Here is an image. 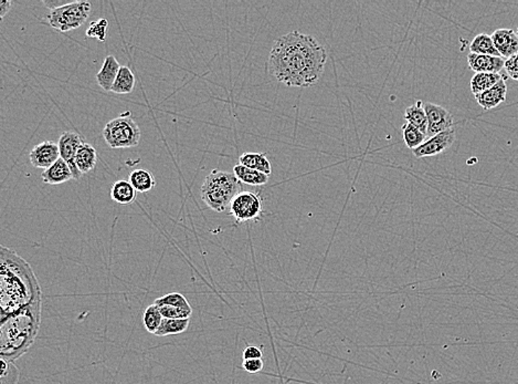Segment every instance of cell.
Returning a JSON list of instances; mask_svg holds the SVG:
<instances>
[{
    "label": "cell",
    "instance_id": "3",
    "mask_svg": "<svg viewBox=\"0 0 518 384\" xmlns=\"http://www.w3.org/2000/svg\"><path fill=\"white\" fill-rule=\"evenodd\" d=\"M42 296L21 311L1 319L0 358L16 361L36 341L42 324Z\"/></svg>",
    "mask_w": 518,
    "mask_h": 384
},
{
    "label": "cell",
    "instance_id": "5",
    "mask_svg": "<svg viewBox=\"0 0 518 384\" xmlns=\"http://www.w3.org/2000/svg\"><path fill=\"white\" fill-rule=\"evenodd\" d=\"M102 134L109 148H129L139 144L142 131L132 118L131 112L127 111L109 121L104 128Z\"/></svg>",
    "mask_w": 518,
    "mask_h": 384
},
{
    "label": "cell",
    "instance_id": "26",
    "mask_svg": "<svg viewBox=\"0 0 518 384\" xmlns=\"http://www.w3.org/2000/svg\"><path fill=\"white\" fill-rule=\"evenodd\" d=\"M471 53L476 55H494V57H501L497 48L494 46L493 39L490 35L486 33H480L477 35L472 42L470 44Z\"/></svg>",
    "mask_w": 518,
    "mask_h": 384
},
{
    "label": "cell",
    "instance_id": "31",
    "mask_svg": "<svg viewBox=\"0 0 518 384\" xmlns=\"http://www.w3.org/2000/svg\"><path fill=\"white\" fill-rule=\"evenodd\" d=\"M107 30H109V21L107 19L98 20V21H92L87 28V36L90 38H96L100 42H105L107 36Z\"/></svg>",
    "mask_w": 518,
    "mask_h": 384
},
{
    "label": "cell",
    "instance_id": "9",
    "mask_svg": "<svg viewBox=\"0 0 518 384\" xmlns=\"http://www.w3.org/2000/svg\"><path fill=\"white\" fill-rule=\"evenodd\" d=\"M83 143L84 141L82 137L77 132H64L61 134L57 142V146L60 148L61 159H64L69 165V168L73 174V180H79L82 176V173L80 172L75 164V157H77L78 150Z\"/></svg>",
    "mask_w": 518,
    "mask_h": 384
},
{
    "label": "cell",
    "instance_id": "1",
    "mask_svg": "<svg viewBox=\"0 0 518 384\" xmlns=\"http://www.w3.org/2000/svg\"><path fill=\"white\" fill-rule=\"evenodd\" d=\"M326 61V49L315 37L294 30L274 42L267 70L287 87L308 88L319 82Z\"/></svg>",
    "mask_w": 518,
    "mask_h": 384
},
{
    "label": "cell",
    "instance_id": "6",
    "mask_svg": "<svg viewBox=\"0 0 518 384\" xmlns=\"http://www.w3.org/2000/svg\"><path fill=\"white\" fill-rule=\"evenodd\" d=\"M92 10V5L89 1H74L64 3L59 8L50 11L46 16V24L61 33L73 30L87 21Z\"/></svg>",
    "mask_w": 518,
    "mask_h": 384
},
{
    "label": "cell",
    "instance_id": "8",
    "mask_svg": "<svg viewBox=\"0 0 518 384\" xmlns=\"http://www.w3.org/2000/svg\"><path fill=\"white\" fill-rule=\"evenodd\" d=\"M161 316L167 319H190L193 315V308L188 300L179 293H170L165 296L157 298L154 302Z\"/></svg>",
    "mask_w": 518,
    "mask_h": 384
},
{
    "label": "cell",
    "instance_id": "13",
    "mask_svg": "<svg viewBox=\"0 0 518 384\" xmlns=\"http://www.w3.org/2000/svg\"><path fill=\"white\" fill-rule=\"evenodd\" d=\"M492 39L502 58H510L518 53V35L513 29H497L492 33Z\"/></svg>",
    "mask_w": 518,
    "mask_h": 384
},
{
    "label": "cell",
    "instance_id": "16",
    "mask_svg": "<svg viewBox=\"0 0 518 384\" xmlns=\"http://www.w3.org/2000/svg\"><path fill=\"white\" fill-rule=\"evenodd\" d=\"M120 67L114 55H109L104 59L103 66L96 74V82L104 91H112Z\"/></svg>",
    "mask_w": 518,
    "mask_h": 384
},
{
    "label": "cell",
    "instance_id": "35",
    "mask_svg": "<svg viewBox=\"0 0 518 384\" xmlns=\"http://www.w3.org/2000/svg\"><path fill=\"white\" fill-rule=\"evenodd\" d=\"M11 6H12V3L10 0H0V17H1V19L10 11Z\"/></svg>",
    "mask_w": 518,
    "mask_h": 384
},
{
    "label": "cell",
    "instance_id": "24",
    "mask_svg": "<svg viewBox=\"0 0 518 384\" xmlns=\"http://www.w3.org/2000/svg\"><path fill=\"white\" fill-rule=\"evenodd\" d=\"M502 79L504 78L501 73H475L471 79V91L474 96L483 94L484 91L493 88Z\"/></svg>",
    "mask_w": 518,
    "mask_h": 384
},
{
    "label": "cell",
    "instance_id": "27",
    "mask_svg": "<svg viewBox=\"0 0 518 384\" xmlns=\"http://www.w3.org/2000/svg\"><path fill=\"white\" fill-rule=\"evenodd\" d=\"M190 319H163L159 331L156 332V337H166V335H176L187 331Z\"/></svg>",
    "mask_w": 518,
    "mask_h": 384
},
{
    "label": "cell",
    "instance_id": "29",
    "mask_svg": "<svg viewBox=\"0 0 518 384\" xmlns=\"http://www.w3.org/2000/svg\"><path fill=\"white\" fill-rule=\"evenodd\" d=\"M163 319H164V317L161 316V311L155 304L148 306L145 311L144 317H143V324H144L145 329L148 330L150 333L155 335L156 332L159 331Z\"/></svg>",
    "mask_w": 518,
    "mask_h": 384
},
{
    "label": "cell",
    "instance_id": "19",
    "mask_svg": "<svg viewBox=\"0 0 518 384\" xmlns=\"http://www.w3.org/2000/svg\"><path fill=\"white\" fill-rule=\"evenodd\" d=\"M98 163V153L96 148L89 143L84 142L80 146L75 157V164L82 174L89 173L94 170Z\"/></svg>",
    "mask_w": 518,
    "mask_h": 384
},
{
    "label": "cell",
    "instance_id": "25",
    "mask_svg": "<svg viewBox=\"0 0 518 384\" xmlns=\"http://www.w3.org/2000/svg\"><path fill=\"white\" fill-rule=\"evenodd\" d=\"M135 88V76L127 66L120 67L118 77L113 85L112 92L118 94H131Z\"/></svg>",
    "mask_w": 518,
    "mask_h": 384
},
{
    "label": "cell",
    "instance_id": "14",
    "mask_svg": "<svg viewBox=\"0 0 518 384\" xmlns=\"http://www.w3.org/2000/svg\"><path fill=\"white\" fill-rule=\"evenodd\" d=\"M467 62L470 69L475 73H499L505 67V59L502 57L476 55L472 53L467 55Z\"/></svg>",
    "mask_w": 518,
    "mask_h": 384
},
{
    "label": "cell",
    "instance_id": "11",
    "mask_svg": "<svg viewBox=\"0 0 518 384\" xmlns=\"http://www.w3.org/2000/svg\"><path fill=\"white\" fill-rule=\"evenodd\" d=\"M425 110L428 118L427 137H432L439 134L441 132L452 129L454 120H453L452 114L445 107L430 103V102H425Z\"/></svg>",
    "mask_w": 518,
    "mask_h": 384
},
{
    "label": "cell",
    "instance_id": "23",
    "mask_svg": "<svg viewBox=\"0 0 518 384\" xmlns=\"http://www.w3.org/2000/svg\"><path fill=\"white\" fill-rule=\"evenodd\" d=\"M130 183L133 185L136 192L146 193L153 190L156 186V180L150 171L144 168L134 170L129 176Z\"/></svg>",
    "mask_w": 518,
    "mask_h": 384
},
{
    "label": "cell",
    "instance_id": "17",
    "mask_svg": "<svg viewBox=\"0 0 518 384\" xmlns=\"http://www.w3.org/2000/svg\"><path fill=\"white\" fill-rule=\"evenodd\" d=\"M42 181L46 184L59 185L66 183V182L73 180V174L69 168L64 159H59L55 164L50 166L49 168L44 170L42 174Z\"/></svg>",
    "mask_w": 518,
    "mask_h": 384
},
{
    "label": "cell",
    "instance_id": "18",
    "mask_svg": "<svg viewBox=\"0 0 518 384\" xmlns=\"http://www.w3.org/2000/svg\"><path fill=\"white\" fill-rule=\"evenodd\" d=\"M404 118L407 123H410L413 127L418 128L427 135L428 118H427L426 110H425V102L418 100L415 105L407 107Z\"/></svg>",
    "mask_w": 518,
    "mask_h": 384
},
{
    "label": "cell",
    "instance_id": "21",
    "mask_svg": "<svg viewBox=\"0 0 518 384\" xmlns=\"http://www.w3.org/2000/svg\"><path fill=\"white\" fill-rule=\"evenodd\" d=\"M136 190L134 189L130 181L120 180L113 183L112 189H111V198L114 200L115 203L120 204V205H129L136 200Z\"/></svg>",
    "mask_w": 518,
    "mask_h": 384
},
{
    "label": "cell",
    "instance_id": "2",
    "mask_svg": "<svg viewBox=\"0 0 518 384\" xmlns=\"http://www.w3.org/2000/svg\"><path fill=\"white\" fill-rule=\"evenodd\" d=\"M42 296L29 263L10 248L0 247V319H5Z\"/></svg>",
    "mask_w": 518,
    "mask_h": 384
},
{
    "label": "cell",
    "instance_id": "4",
    "mask_svg": "<svg viewBox=\"0 0 518 384\" xmlns=\"http://www.w3.org/2000/svg\"><path fill=\"white\" fill-rule=\"evenodd\" d=\"M241 192V182L235 174L224 171L213 170L206 177L200 195L208 207L218 213L229 209L233 198Z\"/></svg>",
    "mask_w": 518,
    "mask_h": 384
},
{
    "label": "cell",
    "instance_id": "28",
    "mask_svg": "<svg viewBox=\"0 0 518 384\" xmlns=\"http://www.w3.org/2000/svg\"><path fill=\"white\" fill-rule=\"evenodd\" d=\"M401 131H402V137H404L407 148L412 151L426 142L427 135L410 123L404 124L401 127Z\"/></svg>",
    "mask_w": 518,
    "mask_h": 384
},
{
    "label": "cell",
    "instance_id": "30",
    "mask_svg": "<svg viewBox=\"0 0 518 384\" xmlns=\"http://www.w3.org/2000/svg\"><path fill=\"white\" fill-rule=\"evenodd\" d=\"M0 384H16L19 380V370L15 365V361L0 358Z\"/></svg>",
    "mask_w": 518,
    "mask_h": 384
},
{
    "label": "cell",
    "instance_id": "34",
    "mask_svg": "<svg viewBox=\"0 0 518 384\" xmlns=\"http://www.w3.org/2000/svg\"><path fill=\"white\" fill-rule=\"evenodd\" d=\"M261 348L257 346H248L243 351V360L262 359Z\"/></svg>",
    "mask_w": 518,
    "mask_h": 384
},
{
    "label": "cell",
    "instance_id": "32",
    "mask_svg": "<svg viewBox=\"0 0 518 384\" xmlns=\"http://www.w3.org/2000/svg\"><path fill=\"white\" fill-rule=\"evenodd\" d=\"M263 367H265V363H263V360L262 359L243 360L242 368L248 374H259V372H261Z\"/></svg>",
    "mask_w": 518,
    "mask_h": 384
},
{
    "label": "cell",
    "instance_id": "10",
    "mask_svg": "<svg viewBox=\"0 0 518 384\" xmlns=\"http://www.w3.org/2000/svg\"><path fill=\"white\" fill-rule=\"evenodd\" d=\"M454 141H456V130L452 128L434 137H429L422 146L415 148L412 153L418 159L434 157V155L447 151V148H451Z\"/></svg>",
    "mask_w": 518,
    "mask_h": 384
},
{
    "label": "cell",
    "instance_id": "20",
    "mask_svg": "<svg viewBox=\"0 0 518 384\" xmlns=\"http://www.w3.org/2000/svg\"><path fill=\"white\" fill-rule=\"evenodd\" d=\"M233 174L243 184L252 185V186H262L267 184L270 176L261 173L259 171L253 168H246L243 165L238 164L233 168Z\"/></svg>",
    "mask_w": 518,
    "mask_h": 384
},
{
    "label": "cell",
    "instance_id": "33",
    "mask_svg": "<svg viewBox=\"0 0 518 384\" xmlns=\"http://www.w3.org/2000/svg\"><path fill=\"white\" fill-rule=\"evenodd\" d=\"M504 69L512 79L518 81V53L505 60Z\"/></svg>",
    "mask_w": 518,
    "mask_h": 384
},
{
    "label": "cell",
    "instance_id": "15",
    "mask_svg": "<svg viewBox=\"0 0 518 384\" xmlns=\"http://www.w3.org/2000/svg\"><path fill=\"white\" fill-rule=\"evenodd\" d=\"M508 96V85L505 80L502 79L497 85H494L493 88L484 91L483 94H477L475 96L477 103L484 109V110H492L494 107H499L501 103L505 102Z\"/></svg>",
    "mask_w": 518,
    "mask_h": 384
},
{
    "label": "cell",
    "instance_id": "22",
    "mask_svg": "<svg viewBox=\"0 0 518 384\" xmlns=\"http://www.w3.org/2000/svg\"><path fill=\"white\" fill-rule=\"evenodd\" d=\"M239 164L246 168H253L261 173L270 176L272 173V166L265 153H244L239 157Z\"/></svg>",
    "mask_w": 518,
    "mask_h": 384
},
{
    "label": "cell",
    "instance_id": "12",
    "mask_svg": "<svg viewBox=\"0 0 518 384\" xmlns=\"http://www.w3.org/2000/svg\"><path fill=\"white\" fill-rule=\"evenodd\" d=\"M60 148L53 141H44L31 150L29 154L31 164L37 168H49L60 159Z\"/></svg>",
    "mask_w": 518,
    "mask_h": 384
},
{
    "label": "cell",
    "instance_id": "7",
    "mask_svg": "<svg viewBox=\"0 0 518 384\" xmlns=\"http://www.w3.org/2000/svg\"><path fill=\"white\" fill-rule=\"evenodd\" d=\"M230 215L238 224L257 220L261 217L262 200L257 193L241 191L230 204Z\"/></svg>",
    "mask_w": 518,
    "mask_h": 384
}]
</instances>
